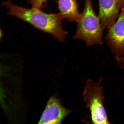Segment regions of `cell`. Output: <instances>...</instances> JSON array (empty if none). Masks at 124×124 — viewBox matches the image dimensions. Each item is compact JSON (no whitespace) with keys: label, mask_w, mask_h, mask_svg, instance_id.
<instances>
[{"label":"cell","mask_w":124,"mask_h":124,"mask_svg":"<svg viewBox=\"0 0 124 124\" xmlns=\"http://www.w3.org/2000/svg\"><path fill=\"white\" fill-rule=\"evenodd\" d=\"M8 14L30 23L37 28L50 34L59 41H64L67 33L62 27V18L59 14L45 13L41 9L20 7L8 1L1 3Z\"/></svg>","instance_id":"1"},{"label":"cell","mask_w":124,"mask_h":124,"mask_svg":"<svg viewBox=\"0 0 124 124\" xmlns=\"http://www.w3.org/2000/svg\"><path fill=\"white\" fill-rule=\"evenodd\" d=\"M76 22L77 28L74 39L83 40L89 46L103 43V29L94 11L91 0H85L84 9Z\"/></svg>","instance_id":"2"},{"label":"cell","mask_w":124,"mask_h":124,"mask_svg":"<svg viewBox=\"0 0 124 124\" xmlns=\"http://www.w3.org/2000/svg\"><path fill=\"white\" fill-rule=\"evenodd\" d=\"M102 78L97 83L89 79L86 81L83 93L84 100L91 113L92 123L109 124L103 105L104 96Z\"/></svg>","instance_id":"3"},{"label":"cell","mask_w":124,"mask_h":124,"mask_svg":"<svg viewBox=\"0 0 124 124\" xmlns=\"http://www.w3.org/2000/svg\"><path fill=\"white\" fill-rule=\"evenodd\" d=\"M108 29L107 44L115 56H124V8L121 9L117 21Z\"/></svg>","instance_id":"4"},{"label":"cell","mask_w":124,"mask_h":124,"mask_svg":"<svg viewBox=\"0 0 124 124\" xmlns=\"http://www.w3.org/2000/svg\"><path fill=\"white\" fill-rule=\"evenodd\" d=\"M71 112L63 107L59 99L54 96L50 97L38 124H61Z\"/></svg>","instance_id":"5"},{"label":"cell","mask_w":124,"mask_h":124,"mask_svg":"<svg viewBox=\"0 0 124 124\" xmlns=\"http://www.w3.org/2000/svg\"><path fill=\"white\" fill-rule=\"evenodd\" d=\"M98 16L103 29H108L116 22L120 14L117 0H99Z\"/></svg>","instance_id":"6"},{"label":"cell","mask_w":124,"mask_h":124,"mask_svg":"<svg viewBox=\"0 0 124 124\" xmlns=\"http://www.w3.org/2000/svg\"><path fill=\"white\" fill-rule=\"evenodd\" d=\"M57 4L59 14L62 19H67L70 22H76L80 15L76 0H58Z\"/></svg>","instance_id":"7"},{"label":"cell","mask_w":124,"mask_h":124,"mask_svg":"<svg viewBox=\"0 0 124 124\" xmlns=\"http://www.w3.org/2000/svg\"><path fill=\"white\" fill-rule=\"evenodd\" d=\"M32 7L41 9L46 5L47 0H27Z\"/></svg>","instance_id":"8"},{"label":"cell","mask_w":124,"mask_h":124,"mask_svg":"<svg viewBox=\"0 0 124 124\" xmlns=\"http://www.w3.org/2000/svg\"><path fill=\"white\" fill-rule=\"evenodd\" d=\"M118 64L122 69L124 70V56H115Z\"/></svg>","instance_id":"9"},{"label":"cell","mask_w":124,"mask_h":124,"mask_svg":"<svg viewBox=\"0 0 124 124\" xmlns=\"http://www.w3.org/2000/svg\"><path fill=\"white\" fill-rule=\"evenodd\" d=\"M117 7L119 9L124 8V0H117Z\"/></svg>","instance_id":"10"}]
</instances>
